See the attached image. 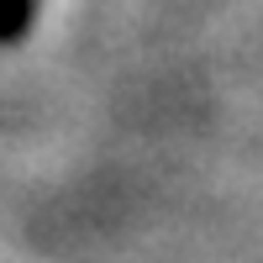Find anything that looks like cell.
<instances>
[{
	"label": "cell",
	"mask_w": 263,
	"mask_h": 263,
	"mask_svg": "<svg viewBox=\"0 0 263 263\" xmlns=\"http://www.w3.org/2000/svg\"><path fill=\"white\" fill-rule=\"evenodd\" d=\"M37 21V0H0V48L6 42H21Z\"/></svg>",
	"instance_id": "obj_1"
}]
</instances>
